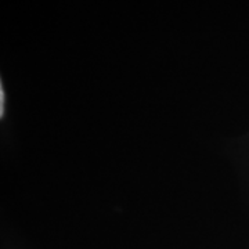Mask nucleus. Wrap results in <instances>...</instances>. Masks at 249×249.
<instances>
[{
    "instance_id": "1",
    "label": "nucleus",
    "mask_w": 249,
    "mask_h": 249,
    "mask_svg": "<svg viewBox=\"0 0 249 249\" xmlns=\"http://www.w3.org/2000/svg\"><path fill=\"white\" fill-rule=\"evenodd\" d=\"M4 89L3 86H0V116H4Z\"/></svg>"
}]
</instances>
